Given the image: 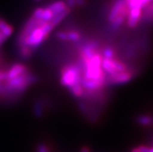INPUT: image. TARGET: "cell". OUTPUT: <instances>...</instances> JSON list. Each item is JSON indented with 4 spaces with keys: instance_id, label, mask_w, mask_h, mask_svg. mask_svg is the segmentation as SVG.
<instances>
[{
    "instance_id": "cell-13",
    "label": "cell",
    "mask_w": 153,
    "mask_h": 152,
    "mask_svg": "<svg viewBox=\"0 0 153 152\" xmlns=\"http://www.w3.org/2000/svg\"><path fill=\"white\" fill-rule=\"evenodd\" d=\"M137 123L141 126L144 127H149V126L153 125V116L152 115H143L138 116V117L136 118Z\"/></svg>"
},
{
    "instance_id": "cell-3",
    "label": "cell",
    "mask_w": 153,
    "mask_h": 152,
    "mask_svg": "<svg viewBox=\"0 0 153 152\" xmlns=\"http://www.w3.org/2000/svg\"><path fill=\"white\" fill-rule=\"evenodd\" d=\"M81 79L82 69L78 62L68 64L62 68L60 82L68 89L79 83H81Z\"/></svg>"
},
{
    "instance_id": "cell-8",
    "label": "cell",
    "mask_w": 153,
    "mask_h": 152,
    "mask_svg": "<svg viewBox=\"0 0 153 152\" xmlns=\"http://www.w3.org/2000/svg\"><path fill=\"white\" fill-rule=\"evenodd\" d=\"M127 6H127L125 0H116L113 3V6H111V10L109 11L108 16H107V20L109 23H111L120 14V12Z\"/></svg>"
},
{
    "instance_id": "cell-14",
    "label": "cell",
    "mask_w": 153,
    "mask_h": 152,
    "mask_svg": "<svg viewBox=\"0 0 153 152\" xmlns=\"http://www.w3.org/2000/svg\"><path fill=\"white\" fill-rule=\"evenodd\" d=\"M0 32L6 38H8L11 36L13 32V28L11 25L8 24L6 21H4L3 19H0Z\"/></svg>"
},
{
    "instance_id": "cell-17",
    "label": "cell",
    "mask_w": 153,
    "mask_h": 152,
    "mask_svg": "<svg viewBox=\"0 0 153 152\" xmlns=\"http://www.w3.org/2000/svg\"><path fill=\"white\" fill-rule=\"evenodd\" d=\"M33 50L30 47L27 46H20L19 47V54L20 58L23 59H28L33 54Z\"/></svg>"
},
{
    "instance_id": "cell-5",
    "label": "cell",
    "mask_w": 153,
    "mask_h": 152,
    "mask_svg": "<svg viewBox=\"0 0 153 152\" xmlns=\"http://www.w3.org/2000/svg\"><path fill=\"white\" fill-rule=\"evenodd\" d=\"M134 75L130 69L127 71L117 72L113 75H106V83L107 85H123L131 81Z\"/></svg>"
},
{
    "instance_id": "cell-1",
    "label": "cell",
    "mask_w": 153,
    "mask_h": 152,
    "mask_svg": "<svg viewBox=\"0 0 153 152\" xmlns=\"http://www.w3.org/2000/svg\"><path fill=\"white\" fill-rule=\"evenodd\" d=\"M37 78L28 70L25 73L12 79H7L4 84L6 95H19L33 83L36 82Z\"/></svg>"
},
{
    "instance_id": "cell-4",
    "label": "cell",
    "mask_w": 153,
    "mask_h": 152,
    "mask_svg": "<svg viewBox=\"0 0 153 152\" xmlns=\"http://www.w3.org/2000/svg\"><path fill=\"white\" fill-rule=\"evenodd\" d=\"M101 67L106 75H113V74L121 72V71L129 69L126 64L117 58L107 59V58H103Z\"/></svg>"
},
{
    "instance_id": "cell-26",
    "label": "cell",
    "mask_w": 153,
    "mask_h": 152,
    "mask_svg": "<svg viewBox=\"0 0 153 152\" xmlns=\"http://www.w3.org/2000/svg\"><path fill=\"white\" fill-rule=\"evenodd\" d=\"M131 152H140V151H138V148H135L132 149L131 151Z\"/></svg>"
},
{
    "instance_id": "cell-23",
    "label": "cell",
    "mask_w": 153,
    "mask_h": 152,
    "mask_svg": "<svg viewBox=\"0 0 153 152\" xmlns=\"http://www.w3.org/2000/svg\"><path fill=\"white\" fill-rule=\"evenodd\" d=\"M85 4V0H76V6H83Z\"/></svg>"
},
{
    "instance_id": "cell-15",
    "label": "cell",
    "mask_w": 153,
    "mask_h": 152,
    "mask_svg": "<svg viewBox=\"0 0 153 152\" xmlns=\"http://www.w3.org/2000/svg\"><path fill=\"white\" fill-rule=\"evenodd\" d=\"M69 92L72 96L76 98H82L85 96V90L81 83H79L77 85H74L69 89Z\"/></svg>"
},
{
    "instance_id": "cell-19",
    "label": "cell",
    "mask_w": 153,
    "mask_h": 152,
    "mask_svg": "<svg viewBox=\"0 0 153 152\" xmlns=\"http://www.w3.org/2000/svg\"><path fill=\"white\" fill-rule=\"evenodd\" d=\"M54 16V13H52V11L48 9V7L44 8V10H43V13L42 15H41V20L45 22H50L51 19H53V17Z\"/></svg>"
},
{
    "instance_id": "cell-11",
    "label": "cell",
    "mask_w": 153,
    "mask_h": 152,
    "mask_svg": "<svg viewBox=\"0 0 153 152\" xmlns=\"http://www.w3.org/2000/svg\"><path fill=\"white\" fill-rule=\"evenodd\" d=\"M47 7L50 9L52 13H54V16L58 15V14H60L61 13L64 12L65 10H66L68 9V6L66 5V3L62 0H59V1H55V2H53L52 3H51L50 5L47 6Z\"/></svg>"
},
{
    "instance_id": "cell-21",
    "label": "cell",
    "mask_w": 153,
    "mask_h": 152,
    "mask_svg": "<svg viewBox=\"0 0 153 152\" xmlns=\"http://www.w3.org/2000/svg\"><path fill=\"white\" fill-rule=\"evenodd\" d=\"M37 152H51L49 148L45 144H39L37 146Z\"/></svg>"
},
{
    "instance_id": "cell-27",
    "label": "cell",
    "mask_w": 153,
    "mask_h": 152,
    "mask_svg": "<svg viewBox=\"0 0 153 152\" xmlns=\"http://www.w3.org/2000/svg\"><path fill=\"white\" fill-rule=\"evenodd\" d=\"M35 1H39V0H35Z\"/></svg>"
},
{
    "instance_id": "cell-9",
    "label": "cell",
    "mask_w": 153,
    "mask_h": 152,
    "mask_svg": "<svg viewBox=\"0 0 153 152\" xmlns=\"http://www.w3.org/2000/svg\"><path fill=\"white\" fill-rule=\"evenodd\" d=\"M27 71H28V68L25 65L20 63L14 64L6 71L7 79H12L13 78L17 77L19 75L25 73Z\"/></svg>"
},
{
    "instance_id": "cell-6",
    "label": "cell",
    "mask_w": 153,
    "mask_h": 152,
    "mask_svg": "<svg viewBox=\"0 0 153 152\" xmlns=\"http://www.w3.org/2000/svg\"><path fill=\"white\" fill-rule=\"evenodd\" d=\"M56 37L58 40L70 42H78L81 41L82 34L79 31L76 30H61L56 33Z\"/></svg>"
},
{
    "instance_id": "cell-7",
    "label": "cell",
    "mask_w": 153,
    "mask_h": 152,
    "mask_svg": "<svg viewBox=\"0 0 153 152\" xmlns=\"http://www.w3.org/2000/svg\"><path fill=\"white\" fill-rule=\"evenodd\" d=\"M128 17H127V23L130 28H135L141 22L142 16V9L140 8H132L128 9Z\"/></svg>"
},
{
    "instance_id": "cell-25",
    "label": "cell",
    "mask_w": 153,
    "mask_h": 152,
    "mask_svg": "<svg viewBox=\"0 0 153 152\" xmlns=\"http://www.w3.org/2000/svg\"><path fill=\"white\" fill-rule=\"evenodd\" d=\"M80 152H89V149L87 147H83V148L81 149Z\"/></svg>"
},
{
    "instance_id": "cell-24",
    "label": "cell",
    "mask_w": 153,
    "mask_h": 152,
    "mask_svg": "<svg viewBox=\"0 0 153 152\" xmlns=\"http://www.w3.org/2000/svg\"><path fill=\"white\" fill-rule=\"evenodd\" d=\"M6 39L7 38H6V37H5L3 34H2V33L0 32V46H1V45H2V44L5 42V41H6Z\"/></svg>"
},
{
    "instance_id": "cell-20",
    "label": "cell",
    "mask_w": 153,
    "mask_h": 152,
    "mask_svg": "<svg viewBox=\"0 0 153 152\" xmlns=\"http://www.w3.org/2000/svg\"><path fill=\"white\" fill-rule=\"evenodd\" d=\"M44 106L41 102H37L33 106V111H34V114L37 116V117H41L42 116L43 113H44Z\"/></svg>"
},
{
    "instance_id": "cell-12",
    "label": "cell",
    "mask_w": 153,
    "mask_h": 152,
    "mask_svg": "<svg viewBox=\"0 0 153 152\" xmlns=\"http://www.w3.org/2000/svg\"><path fill=\"white\" fill-rule=\"evenodd\" d=\"M128 9L140 8L143 10L149 4L153 2V0H125Z\"/></svg>"
},
{
    "instance_id": "cell-22",
    "label": "cell",
    "mask_w": 153,
    "mask_h": 152,
    "mask_svg": "<svg viewBox=\"0 0 153 152\" xmlns=\"http://www.w3.org/2000/svg\"><path fill=\"white\" fill-rule=\"evenodd\" d=\"M66 5L69 9L76 7V0H66Z\"/></svg>"
},
{
    "instance_id": "cell-10",
    "label": "cell",
    "mask_w": 153,
    "mask_h": 152,
    "mask_svg": "<svg viewBox=\"0 0 153 152\" xmlns=\"http://www.w3.org/2000/svg\"><path fill=\"white\" fill-rule=\"evenodd\" d=\"M141 22L147 24H153V2L143 9Z\"/></svg>"
},
{
    "instance_id": "cell-18",
    "label": "cell",
    "mask_w": 153,
    "mask_h": 152,
    "mask_svg": "<svg viewBox=\"0 0 153 152\" xmlns=\"http://www.w3.org/2000/svg\"><path fill=\"white\" fill-rule=\"evenodd\" d=\"M102 57L103 58H107V59H113V58H116V52L114 49L111 47H106L102 50Z\"/></svg>"
},
{
    "instance_id": "cell-2",
    "label": "cell",
    "mask_w": 153,
    "mask_h": 152,
    "mask_svg": "<svg viewBox=\"0 0 153 152\" xmlns=\"http://www.w3.org/2000/svg\"><path fill=\"white\" fill-rule=\"evenodd\" d=\"M54 27L50 22L42 21L41 24L36 27L31 31L29 35L24 39L20 46H27L33 49V50L41 46L48 37L49 33L53 30Z\"/></svg>"
},
{
    "instance_id": "cell-16",
    "label": "cell",
    "mask_w": 153,
    "mask_h": 152,
    "mask_svg": "<svg viewBox=\"0 0 153 152\" xmlns=\"http://www.w3.org/2000/svg\"><path fill=\"white\" fill-rule=\"evenodd\" d=\"M70 10H71V9L68 8L67 10H65V11L62 12V13H61L60 14H58V15L54 16V17H53V19L50 21V23L52 24L53 27H55L56 26H58V24H59V23H60L68 15V13H70Z\"/></svg>"
}]
</instances>
